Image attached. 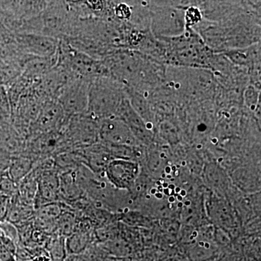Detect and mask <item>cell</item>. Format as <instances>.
<instances>
[{
  "label": "cell",
  "instance_id": "603a6c76",
  "mask_svg": "<svg viewBox=\"0 0 261 261\" xmlns=\"http://www.w3.org/2000/svg\"><path fill=\"white\" fill-rule=\"evenodd\" d=\"M180 193H181V197H185V196H186L187 192L186 191H185V190H181Z\"/></svg>",
  "mask_w": 261,
  "mask_h": 261
},
{
  "label": "cell",
  "instance_id": "e0dca14e",
  "mask_svg": "<svg viewBox=\"0 0 261 261\" xmlns=\"http://www.w3.org/2000/svg\"><path fill=\"white\" fill-rule=\"evenodd\" d=\"M243 99L246 107L251 112L257 114V111H260V90L255 88L253 86L250 84L245 89Z\"/></svg>",
  "mask_w": 261,
  "mask_h": 261
},
{
  "label": "cell",
  "instance_id": "8d00e7d4",
  "mask_svg": "<svg viewBox=\"0 0 261 261\" xmlns=\"http://www.w3.org/2000/svg\"><path fill=\"white\" fill-rule=\"evenodd\" d=\"M106 261H114L112 260V259H110V260H106Z\"/></svg>",
  "mask_w": 261,
  "mask_h": 261
},
{
  "label": "cell",
  "instance_id": "484cf974",
  "mask_svg": "<svg viewBox=\"0 0 261 261\" xmlns=\"http://www.w3.org/2000/svg\"><path fill=\"white\" fill-rule=\"evenodd\" d=\"M171 171V168H170L169 166H167L166 168V172L167 173H170Z\"/></svg>",
  "mask_w": 261,
  "mask_h": 261
},
{
  "label": "cell",
  "instance_id": "d4e9b609",
  "mask_svg": "<svg viewBox=\"0 0 261 261\" xmlns=\"http://www.w3.org/2000/svg\"><path fill=\"white\" fill-rule=\"evenodd\" d=\"M162 187H163V188H165V189L168 188V184L166 183V182H164V183L162 184Z\"/></svg>",
  "mask_w": 261,
  "mask_h": 261
},
{
  "label": "cell",
  "instance_id": "836d02e7",
  "mask_svg": "<svg viewBox=\"0 0 261 261\" xmlns=\"http://www.w3.org/2000/svg\"><path fill=\"white\" fill-rule=\"evenodd\" d=\"M156 183H157L158 186H161V185H162V184H161V181H157Z\"/></svg>",
  "mask_w": 261,
  "mask_h": 261
},
{
  "label": "cell",
  "instance_id": "4316f807",
  "mask_svg": "<svg viewBox=\"0 0 261 261\" xmlns=\"http://www.w3.org/2000/svg\"><path fill=\"white\" fill-rule=\"evenodd\" d=\"M168 189H169L170 190H173V189H174L175 190V186L174 185H168Z\"/></svg>",
  "mask_w": 261,
  "mask_h": 261
},
{
  "label": "cell",
  "instance_id": "9a60e30c",
  "mask_svg": "<svg viewBox=\"0 0 261 261\" xmlns=\"http://www.w3.org/2000/svg\"><path fill=\"white\" fill-rule=\"evenodd\" d=\"M44 249L51 261H65L68 256L65 248V238L56 232L49 235Z\"/></svg>",
  "mask_w": 261,
  "mask_h": 261
},
{
  "label": "cell",
  "instance_id": "6da1fadb",
  "mask_svg": "<svg viewBox=\"0 0 261 261\" xmlns=\"http://www.w3.org/2000/svg\"><path fill=\"white\" fill-rule=\"evenodd\" d=\"M162 40L166 44V66L211 71L215 53L193 29H187L185 34L179 37Z\"/></svg>",
  "mask_w": 261,
  "mask_h": 261
},
{
  "label": "cell",
  "instance_id": "1f68e13d",
  "mask_svg": "<svg viewBox=\"0 0 261 261\" xmlns=\"http://www.w3.org/2000/svg\"><path fill=\"white\" fill-rule=\"evenodd\" d=\"M197 231H194L193 233H192V237H193V238H196V237H197Z\"/></svg>",
  "mask_w": 261,
  "mask_h": 261
},
{
  "label": "cell",
  "instance_id": "ba28073f",
  "mask_svg": "<svg viewBox=\"0 0 261 261\" xmlns=\"http://www.w3.org/2000/svg\"><path fill=\"white\" fill-rule=\"evenodd\" d=\"M33 168L39 173L37 192L34 204L35 211L42 206L59 201V172L57 168L45 171Z\"/></svg>",
  "mask_w": 261,
  "mask_h": 261
},
{
  "label": "cell",
  "instance_id": "74e56055",
  "mask_svg": "<svg viewBox=\"0 0 261 261\" xmlns=\"http://www.w3.org/2000/svg\"><path fill=\"white\" fill-rule=\"evenodd\" d=\"M167 177L168 178H171V176H170V175H168Z\"/></svg>",
  "mask_w": 261,
  "mask_h": 261
},
{
  "label": "cell",
  "instance_id": "7c38bea8",
  "mask_svg": "<svg viewBox=\"0 0 261 261\" xmlns=\"http://www.w3.org/2000/svg\"><path fill=\"white\" fill-rule=\"evenodd\" d=\"M38 177L39 173L33 168L32 171L19 182L17 197L24 205L34 207L38 188Z\"/></svg>",
  "mask_w": 261,
  "mask_h": 261
},
{
  "label": "cell",
  "instance_id": "9c48e42d",
  "mask_svg": "<svg viewBox=\"0 0 261 261\" xmlns=\"http://www.w3.org/2000/svg\"><path fill=\"white\" fill-rule=\"evenodd\" d=\"M66 116L58 101H49L41 108L37 119L32 125L34 137L53 130H60Z\"/></svg>",
  "mask_w": 261,
  "mask_h": 261
},
{
  "label": "cell",
  "instance_id": "4fadbf2b",
  "mask_svg": "<svg viewBox=\"0 0 261 261\" xmlns=\"http://www.w3.org/2000/svg\"><path fill=\"white\" fill-rule=\"evenodd\" d=\"M34 163L35 162L27 154H16L12 157L8 172L17 186L19 182L32 171Z\"/></svg>",
  "mask_w": 261,
  "mask_h": 261
},
{
  "label": "cell",
  "instance_id": "8fae6325",
  "mask_svg": "<svg viewBox=\"0 0 261 261\" xmlns=\"http://www.w3.org/2000/svg\"><path fill=\"white\" fill-rule=\"evenodd\" d=\"M134 170L133 163L126 160L116 159L108 163L105 173L113 184L118 187H124L132 180Z\"/></svg>",
  "mask_w": 261,
  "mask_h": 261
},
{
  "label": "cell",
  "instance_id": "3957f363",
  "mask_svg": "<svg viewBox=\"0 0 261 261\" xmlns=\"http://www.w3.org/2000/svg\"><path fill=\"white\" fill-rule=\"evenodd\" d=\"M149 31L159 39L179 37L187 30L185 19L186 2H147Z\"/></svg>",
  "mask_w": 261,
  "mask_h": 261
},
{
  "label": "cell",
  "instance_id": "8992f818",
  "mask_svg": "<svg viewBox=\"0 0 261 261\" xmlns=\"http://www.w3.org/2000/svg\"><path fill=\"white\" fill-rule=\"evenodd\" d=\"M15 41L20 50L37 58H50L58 53L59 39L41 34L20 33Z\"/></svg>",
  "mask_w": 261,
  "mask_h": 261
},
{
  "label": "cell",
  "instance_id": "f546056e",
  "mask_svg": "<svg viewBox=\"0 0 261 261\" xmlns=\"http://www.w3.org/2000/svg\"><path fill=\"white\" fill-rule=\"evenodd\" d=\"M175 191L178 193V192H181V189H180L179 187H177V188H175Z\"/></svg>",
  "mask_w": 261,
  "mask_h": 261
},
{
  "label": "cell",
  "instance_id": "44dd1931",
  "mask_svg": "<svg viewBox=\"0 0 261 261\" xmlns=\"http://www.w3.org/2000/svg\"><path fill=\"white\" fill-rule=\"evenodd\" d=\"M170 191H171V190H170L168 188L165 189V190H163V192H164L166 195H170Z\"/></svg>",
  "mask_w": 261,
  "mask_h": 261
},
{
  "label": "cell",
  "instance_id": "d6986e66",
  "mask_svg": "<svg viewBox=\"0 0 261 261\" xmlns=\"http://www.w3.org/2000/svg\"><path fill=\"white\" fill-rule=\"evenodd\" d=\"M10 197L5 195H0V222L6 219L9 208Z\"/></svg>",
  "mask_w": 261,
  "mask_h": 261
},
{
  "label": "cell",
  "instance_id": "5b68a950",
  "mask_svg": "<svg viewBox=\"0 0 261 261\" xmlns=\"http://www.w3.org/2000/svg\"><path fill=\"white\" fill-rule=\"evenodd\" d=\"M89 81L71 78L65 84L56 99L67 116L87 113Z\"/></svg>",
  "mask_w": 261,
  "mask_h": 261
},
{
  "label": "cell",
  "instance_id": "277c9868",
  "mask_svg": "<svg viewBox=\"0 0 261 261\" xmlns=\"http://www.w3.org/2000/svg\"><path fill=\"white\" fill-rule=\"evenodd\" d=\"M60 132L64 134L73 149L92 145L99 140V121L87 113L66 116Z\"/></svg>",
  "mask_w": 261,
  "mask_h": 261
},
{
  "label": "cell",
  "instance_id": "f1b7e54d",
  "mask_svg": "<svg viewBox=\"0 0 261 261\" xmlns=\"http://www.w3.org/2000/svg\"><path fill=\"white\" fill-rule=\"evenodd\" d=\"M204 247H206V248L208 249L209 247H210V244L205 243V245H204Z\"/></svg>",
  "mask_w": 261,
  "mask_h": 261
},
{
  "label": "cell",
  "instance_id": "7a4b0ae2",
  "mask_svg": "<svg viewBox=\"0 0 261 261\" xmlns=\"http://www.w3.org/2000/svg\"><path fill=\"white\" fill-rule=\"evenodd\" d=\"M126 97L124 87L116 80L96 77L89 82L87 113L98 121L116 117Z\"/></svg>",
  "mask_w": 261,
  "mask_h": 261
},
{
  "label": "cell",
  "instance_id": "83f0119b",
  "mask_svg": "<svg viewBox=\"0 0 261 261\" xmlns=\"http://www.w3.org/2000/svg\"><path fill=\"white\" fill-rule=\"evenodd\" d=\"M163 188L162 185H161V186H159V187H158V190H159V191L161 192H163Z\"/></svg>",
  "mask_w": 261,
  "mask_h": 261
},
{
  "label": "cell",
  "instance_id": "d590c367",
  "mask_svg": "<svg viewBox=\"0 0 261 261\" xmlns=\"http://www.w3.org/2000/svg\"><path fill=\"white\" fill-rule=\"evenodd\" d=\"M204 245H205V243H200V245H201V246H204Z\"/></svg>",
  "mask_w": 261,
  "mask_h": 261
},
{
  "label": "cell",
  "instance_id": "ffe728a7",
  "mask_svg": "<svg viewBox=\"0 0 261 261\" xmlns=\"http://www.w3.org/2000/svg\"><path fill=\"white\" fill-rule=\"evenodd\" d=\"M65 261H94V259L89 256L87 253L81 254V255H68Z\"/></svg>",
  "mask_w": 261,
  "mask_h": 261
},
{
  "label": "cell",
  "instance_id": "5bb4252c",
  "mask_svg": "<svg viewBox=\"0 0 261 261\" xmlns=\"http://www.w3.org/2000/svg\"><path fill=\"white\" fill-rule=\"evenodd\" d=\"M92 235L90 231H75L65 238V248L68 255H81L90 247Z\"/></svg>",
  "mask_w": 261,
  "mask_h": 261
},
{
  "label": "cell",
  "instance_id": "52a82bcc",
  "mask_svg": "<svg viewBox=\"0 0 261 261\" xmlns=\"http://www.w3.org/2000/svg\"><path fill=\"white\" fill-rule=\"evenodd\" d=\"M99 140L106 145H135V139L124 122L116 117L99 121Z\"/></svg>",
  "mask_w": 261,
  "mask_h": 261
},
{
  "label": "cell",
  "instance_id": "4dcf8cb0",
  "mask_svg": "<svg viewBox=\"0 0 261 261\" xmlns=\"http://www.w3.org/2000/svg\"><path fill=\"white\" fill-rule=\"evenodd\" d=\"M156 190H157V189H152V190H151V193H152V194H155L156 193Z\"/></svg>",
  "mask_w": 261,
  "mask_h": 261
},
{
  "label": "cell",
  "instance_id": "cb8c5ba5",
  "mask_svg": "<svg viewBox=\"0 0 261 261\" xmlns=\"http://www.w3.org/2000/svg\"><path fill=\"white\" fill-rule=\"evenodd\" d=\"M168 201H169L170 202H175V197H170L169 199H168Z\"/></svg>",
  "mask_w": 261,
  "mask_h": 261
},
{
  "label": "cell",
  "instance_id": "7402d4cb",
  "mask_svg": "<svg viewBox=\"0 0 261 261\" xmlns=\"http://www.w3.org/2000/svg\"><path fill=\"white\" fill-rule=\"evenodd\" d=\"M154 195H155V197H157V198H162L163 195L161 193H155L154 194Z\"/></svg>",
  "mask_w": 261,
  "mask_h": 261
},
{
  "label": "cell",
  "instance_id": "e575fe53",
  "mask_svg": "<svg viewBox=\"0 0 261 261\" xmlns=\"http://www.w3.org/2000/svg\"><path fill=\"white\" fill-rule=\"evenodd\" d=\"M190 202H185V205H190Z\"/></svg>",
  "mask_w": 261,
  "mask_h": 261
},
{
  "label": "cell",
  "instance_id": "2e32d148",
  "mask_svg": "<svg viewBox=\"0 0 261 261\" xmlns=\"http://www.w3.org/2000/svg\"><path fill=\"white\" fill-rule=\"evenodd\" d=\"M77 216L73 211H65L57 220L56 233L66 238L74 232Z\"/></svg>",
  "mask_w": 261,
  "mask_h": 261
},
{
  "label": "cell",
  "instance_id": "d6a6232c",
  "mask_svg": "<svg viewBox=\"0 0 261 261\" xmlns=\"http://www.w3.org/2000/svg\"><path fill=\"white\" fill-rule=\"evenodd\" d=\"M183 199V197L181 195H178V200L181 201Z\"/></svg>",
  "mask_w": 261,
  "mask_h": 261
},
{
  "label": "cell",
  "instance_id": "ac0fdd59",
  "mask_svg": "<svg viewBox=\"0 0 261 261\" xmlns=\"http://www.w3.org/2000/svg\"><path fill=\"white\" fill-rule=\"evenodd\" d=\"M0 232L5 238L9 239L13 241L15 245L19 244V234L18 228L11 223L7 221H3L0 222Z\"/></svg>",
  "mask_w": 261,
  "mask_h": 261
},
{
  "label": "cell",
  "instance_id": "30bf717a",
  "mask_svg": "<svg viewBox=\"0 0 261 261\" xmlns=\"http://www.w3.org/2000/svg\"><path fill=\"white\" fill-rule=\"evenodd\" d=\"M59 201L73 203L86 197L77 178L76 168L59 173Z\"/></svg>",
  "mask_w": 261,
  "mask_h": 261
}]
</instances>
